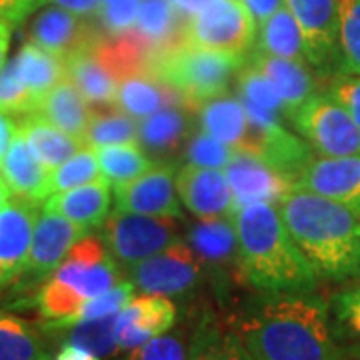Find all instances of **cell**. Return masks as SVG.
Listing matches in <instances>:
<instances>
[{
	"mask_svg": "<svg viewBox=\"0 0 360 360\" xmlns=\"http://www.w3.org/2000/svg\"><path fill=\"white\" fill-rule=\"evenodd\" d=\"M236 335L252 360H340L333 310L312 292L270 295L238 322Z\"/></svg>",
	"mask_w": 360,
	"mask_h": 360,
	"instance_id": "6da1fadb",
	"label": "cell"
},
{
	"mask_svg": "<svg viewBox=\"0 0 360 360\" xmlns=\"http://www.w3.org/2000/svg\"><path fill=\"white\" fill-rule=\"evenodd\" d=\"M284 226L319 281L360 278V214L321 194L292 188L278 202Z\"/></svg>",
	"mask_w": 360,
	"mask_h": 360,
	"instance_id": "7a4b0ae2",
	"label": "cell"
},
{
	"mask_svg": "<svg viewBox=\"0 0 360 360\" xmlns=\"http://www.w3.org/2000/svg\"><path fill=\"white\" fill-rule=\"evenodd\" d=\"M240 276L269 295L312 292L319 276L296 248L272 202H250L232 214Z\"/></svg>",
	"mask_w": 360,
	"mask_h": 360,
	"instance_id": "3957f363",
	"label": "cell"
},
{
	"mask_svg": "<svg viewBox=\"0 0 360 360\" xmlns=\"http://www.w3.org/2000/svg\"><path fill=\"white\" fill-rule=\"evenodd\" d=\"M120 281V269L103 238L82 236L34 295L37 310L44 319V333L65 326L86 300L110 290Z\"/></svg>",
	"mask_w": 360,
	"mask_h": 360,
	"instance_id": "277c9868",
	"label": "cell"
},
{
	"mask_svg": "<svg viewBox=\"0 0 360 360\" xmlns=\"http://www.w3.org/2000/svg\"><path fill=\"white\" fill-rule=\"evenodd\" d=\"M243 63L245 56L208 51L180 40L156 56L150 75L176 90L186 106L196 112L202 103L229 92L231 80L236 78Z\"/></svg>",
	"mask_w": 360,
	"mask_h": 360,
	"instance_id": "5b68a950",
	"label": "cell"
},
{
	"mask_svg": "<svg viewBox=\"0 0 360 360\" xmlns=\"http://www.w3.org/2000/svg\"><path fill=\"white\" fill-rule=\"evenodd\" d=\"M257 26L243 0H217L182 22L180 40L208 51L246 56L257 42Z\"/></svg>",
	"mask_w": 360,
	"mask_h": 360,
	"instance_id": "8992f818",
	"label": "cell"
},
{
	"mask_svg": "<svg viewBox=\"0 0 360 360\" xmlns=\"http://www.w3.org/2000/svg\"><path fill=\"white\" fill-rule=\"evenodd\" d=\"M288 120L321 156L360 153V129L326 90H316L309 101L288 115Z\"/></svg>",
	"mask_w": 360,
	"mask_h": 360,
	"instance_id": "52a82bcc",
	"label": "cell"
},
{
	"mask_svg": "<svg viewBox=\"0 0 360 360\" xmlns=\"http://www.w3.org/2000/svg\"><path fill=\"white\" fill-rule=\"evenodd\" d=\"M176 217H150L115 210L103 224V240L116 264L129 270L179 238Z\"/></svg>",
	"mask_w": 360,
	"mask_h": 360,
	"instance_id": "ba28073f",
	"label": "cell"
},
{
	"mask_svg": "<svg viewBox=\"0 0 360 360\" xmlns=\"http://www.w3.org/2000/svg\"><path fill=\"white\" fill-rule=\"evenodd\" d=\"M243 104L248 116V142L245 150L260 156L266 165L292 182L298 172L314 158V150L302 136H296L295 132L284 129V116L246 101H243Z\"/></svg>",
	"mask_w": 360,
	"mask_h": 360,
	"instance_id": "9c48e42d",
	"label": "cell"
},
{
	"mask_svg": "<svg viewBox=\"0 0 360 360\" xmlns=\"http://www.w3.org/2000/svg\"><path fill=\"white\" fill-rule=\"evenodd\" d=\"M127 278L144 295L186 296L202 281V262L193 246L176 238L165 250L130 266Z\"/></svg>",
	"mask_w": 360,
	"mask_h": 360,
	"instance_id": "30bf717a",
	"label": "cell"
},
{
	"mask_svg": "<svg viewBox=\"0 0 360 360\" xmlns=\"http://www.w3.org/2000/svg\"><path fill=\"white\" fill-rule=\"evenodd\" d=\"M300 26L310 66L330 78L338 66V0H284Z\"/></svg>",
	"mask_w": 360,
	"mask_h": 360,
	"instance_id": "8fae6325",
	"label": "cell"
},
{
	"mask_svg": "<svg viewBox=\"0 0 360 360\" xmlns=\"http://www.w3.org/2000/svg\"><path fill=\"white\" fill-rule=\"evenodd\" d=\"M82 236H86V232L75 222H70L58 212L40 208L28 260H26L20 278L16 281L18 286L20 288L40 286L58 269V264L65 260L68 250L77 245Z\"/></svg>",
	"mask_w": 360,
	"mask_h": 360,
	"instance_id": "7c38bea8",
	"label": "cell"
},
{
	"mask_svg": "<svg viewBox=\"0 0 360 360\" xmlns=\"http://www.w3.org/2000/svg\"><path fill=\"white\" fill-rule=\"evenodd\" d=\"M40 214V202L13 196L0 208V290L22 274Z\"/></svg>",
	"mask_w": 360,
	"mask_h": 360,
	"instance_id": "4fadbf2b",
	"label": "cell"
},
{
	"mask_svg": "<svg viewBox=\"0 0 360 360\" xmlns=\"http://www.w3.org/2000/svg\"><path fill=\"white\" fill-rule=\"evenodd\" d=\"M292 188L321 194L360 214V153L314 156L292 180Z\"/></svg>",
	"mask_w": 360,
	"mask_h": 360,
	"instance_id": "5bb4252c",
	"label": "cell"
},
{
	"mask_svg": "<svg viewBox=\"0 0 360 360\" xmlns=\"http://www.w3.org/2000/svg\"><path fill=\"white\" fill-rule=\"evenodd\" d=\"M115 202L116 210L122 212L180 219L174 167L170 162H155L141 176L116 186Z\"/></svg>",
	"mask_w": 360,
	"mask_h": 360,
	"instance_id": "9a60e30c",
	"label": "cell"
},
{
	"mask_svg": "<svg viewBox=\"0 0 360 360\" xmlns=\"http://www.w3.org/2000/svg\"><path fill=\"white\" fill-rule=\"evenodd\" d=\"M224 174L232 188V214L250 202L278 205L292 191L290 180L266 165L260 156L246 150L234 153Z\"/></svg>",
	"mask_w": 360,
	"mask_h": 360,
	"instance_id": "2e32d148",
	"label": "cell"
},
{
	"mask_svg": "<svg viewBox=\"0 0 360 360\" xmlns=\"http://www.w3.org/2000/svg\"><path fill=\"white\" fill-rule=\"evenodd\" d=\"M103 34V28L96 20L68 13L60 6L42 8L32 18L30 28H28L30 42L63 58H68L75 52L89 49Z\"/></svg>",
	"mask_w": 360,
	"mask_h": 360,
	"instance_id": "e0dca14e",
	"label": "cell"
},
{
	"mask_svg": "<svg viewBox=\"0 0 360 360\" xmlns=\"http://www.w3.org/2000/svg\"><path fill=\"white\" fill-rule=\"evenodd\" d=\"M176 194L196 219H231L232 188L220 168L186 165L174 179Z\"/></svg>",
	"mask_w": 360,
	"mask_h": 360,
	"instance_id": "ac0fdd59",
	"label": "cell"
},
{
	"mask_svg": "<svg viewBox=\"0 0 360 360\" xmlns=\"http://www.w3.org/2000/svg\"><path fill=\"white\" fill-rule=\"evenodd\" d=\"M179 316L176 304L160 295L132 298L118 314V350H130L168 333Z\"/></svg>",
	"mask_w": 360,
	"mask_h": 360,
	"instance_id": "d6986e66",
	"label": "cell"
},
{
	"mask_svg": "<svg viewBox=\"0 0 360 360\" xmlns=\"http://www.w3.org/2000/svg\"><path fill=\"white\" fill-rule=\"evenodd\" d=\"M186 238L202 266L217 272L219 278L229 276L231 272L240 274L238 238L231 219L200 220L188 226Z\"/></svg>",
	"mask_w": 360,
	"mask_h": 360,
	"instance_id": "ffe728a7",
	"label": "cell"
},
{
	"mask_svg": "<svg viewBox=\"0 0 360 360\" xmlns=\"http://www.w3.org/2000/svg\"><path fill=\"white\" fill-rule=\"evenodd\" d=\"M0 176L13 196H22L40 205L51 196L49 191L51 170L32 155L18 129L6 155L0 160Z\"/></svg>",
	"mask_w": 360,
	"mask_h": 360,
	"instance_id": "44dd1931",
	"label": "cell"
},
{
	"mask_svg": "<svg viewBox=\"0 0 360 360\" xmlns=\"http://www.w3.org/2000/svg\"><path fill=\"white\" fill-rule=\"evenodd\" d=\"M42 208L63 214L89 234L94 229H101L108 219L110 184L106 180H94L63 193H54L44 200Z\"/></svg>",
	"mask_w": 360,
	"mask_h": 360,
	"instance_id": "7402d4cb",
	"label": "cell"
},
{
	"mask_svg": "<svg viewBox=\"0 0 360 360\" xmlns=\"http://www.w3.org/2000/svg\"><path fill=\"white\" fill-rule=\"evenodd\" d=\"M246 60L269 78L272 86L283 96L288 115L296 110L304 101L316 92V78L312 75V66L309 63H298L290 58L272 56L257 49L246 54Z\"/></svg>",
	"mask_w": 360,
	"mask_h": 360,
	"instance_id": "603a6c76",
	"label": "cell"
},
{
	"mask_svg": "<svg viewBox=\"0 0 360 360\" xmlns=\"http://www.w3.org/2000/svg\"><path fill=\"white\" fill-rule=\"evenodd\" d=\"M194 110L186 104H172L141 118L139 142L150 158H167L174 155L188 141L193 129Z\"/></svg>",
	"mask_w": 360,
	"mask_h": 360,
	"instance_id": "cb8c5ba5",
	"label": "cell"
},
{
	"mask_svg": "<svg viewBox=\"0 0 360 360\" xmlns=\"http://www.w3.org/2000/svg\"><path fill=\"white\" fill-rule=\"evenodd\" d=\"M16 127H18V132L25 136L32 155L37 156L49 170L60 167L70 156L77 155L80 148L86 146L82 139L56 129L54 124L44 120L37 112L20 116Z\"/></svg>",
	"mask_w": 360,
	"mask_h": 360,
	"instance_id": "d4e9b609",
	"label": "cell"
},
{
	"mask_svg": "<svg viewBox=\"0 0 360 360\" xmlns=\"http://www.w3.org/2000/svg\"><path fill=\"white\" fill-rule=\"evenodd\" d=\"M196 118L205 132L232 146L234 150H245L248 142V116L240 98L229 92L214 96L198 106Z\"/></svg>",
	"mask_w": 360,
	"mask_h": 360,
	"instance_id": "484cf974",
	"label": "cell"
},
{
	"mask_svg": "<svg viewBox=\"0 0 360 360\" xmlns=\"http://www.w3.org/2000/svg\"><path fill=\"white\" fill-rule=\"evenodd\" d=\"M172 104H186L174 89L150 72H139L118 82L115 106L134 118H146Z\"/></svg>",
	"mask_w": 360,
	"mask_h": 360,
	"instance_id": "4316f807",
	"label": "cell"
},
{
	"mask_svg": "<svg viewBox=\"0 0 360 360\" xmlns=\"http://www.w3.org/2000/svg\"><path fill=\"white\" fill-rule=\"evenodd\" d=\"M66 77L72 80L90 106H115L118 80L96 56L94 44L66 58Z\"/></svg>",
	"mask_w": 360,
	"mask_h": 360,
	"instance_id": "83f0119b",
	"label": "cell"
},
{
	"mask_svg": "<svg viewBox=\"0 0 360 360\" xmlns=\"http://www.w3.org/2000/svg\"><path fill=\"white\" fill-rule=\"evenodd\" d=\"M34 112L42 116L44 120H49L56 129L65 130L82 141H84V132L92 115L86 98L80 94V90L72 84V80L68 77L40 98Z\"/></svg>",
	"mask_w": 360,
	"mask_h": 360,
	"instance_id": "f1b7e54d",
	"label": "cell"
},
{
	"mask_svg": "<svg viewBox=\"0 0 360 360\" xmlns=\"http://www.w3.org/2000/svg\"><path fill=\"white\" fill-rule=\"evenodd\" d=\"M0 360H52L44 328L0 310Z\"/></svg>",
	"mask_w": 360,
	"mask_h": 360,
	"instance_id": "f546056e",
	"label": "cell"
},
{
	"mask_svg": "<svg viewBox=\"0 0 360 360\" xmlns=\"http://www.w3.org/2000/svg\"><path fill=\"white\" fill-rule=\"evenodd\" d=\"M182 22L184 20L174 11L170 0H141L134 32L148 44L155 56H160L180 42Z\"/></svg>",
	"mask_w": 360,
	"mask_h": 360,
	"instance_id": "4dcf8cb0",
	"label": "cell"
},
{
	"mask_svg": "<svg viewBox=\"0 0 360 360\" xmlns=\"http://www.w3.org/2000/svg\"><path fill=\"white\" fill-rule=\"evenodd\" d=\"M13 63L20 80L37 96V101L66 78V58L44 51L30 40L20 46Z\"/></svg>",
	"mask_w": 360,
	"mask_h": 360,
	"instance_id": "1f68e13d",
	"label": "cell"
},
{
	"mask_svg": "<svg viewBox=\"0 0 360 360\" xmlns=\"http://www.w3.org/2000/svg\"><path fill=\"white\" fill-rule=\"evenodd\" d=\"M255 49L272 54V56L290 58V60H298V63H309L300 26L296 25L295 16L286 6H281L276 13L260 25V32L257 34Z\"/></svg>",
	"mask_w": 360,
	"mask_h": 360,
	"instance_id": "d6a6232c",
	"label": "cell"
},
{
	"mask_svg": "<svg viewBox=\"0 0 360 360\" xmlns=\"http://www.w3.org/2000/svg\"><path fill=\"white\" fill-rule=\"evenodd\" d=\"M94 150H96L103 179L115 188L141 176L144 170H148L155 165L153 158L144 153L141 142L110 144V146L94 148Z\"/></svg>",
	"mask_w": 360,
	"mask_h": 360,
	"instance_id": "836d02e7",
	"label": "cell"
},
{
	"mask_svg": "<svg viewBox=\"0 0 360 360\" xmlns=\"http://www.w3.org/2000/svg\"><path fill=\"white\" fill-rule=\"evenodd\" d=\"M139 142V122L134 116L122 112L120 108L96 106L92 110L89 127L84 132V144L90 148H101L110 144Z\"/></svg>",
	"mask_w": 360,
	"mask_h": 360,
	"instance_id": "e575fe53",
	"label": "cell"
},
{
	"mask_svg": "<svg viewBox=\"0 0 360 360\" xmlns=\"http://www.w3.org/2000/svg\"><path fill=\"white\" fill-rule=\"evenodd\" d=\"M118 314H108L101 319H89L60 328L66 330V340L86 348L98 359H108L118 350Z\"/></svg>",
	"mask_w": 360,
	"mask_h": 360,
	"instance_id": "d590c367",
	"label": "cell"
},
{
	"mask_svg": "<svg viewBox=\"0 0 360 360\" xmlns=\"http://www.w3.org/2000/svg\"><path fill=\"white\" fill-rule=\"evenodd\" d=\"M336 72L360 77V0H338Z\"/></svg>",
	"mask_w": 360,
	"mask_h": 360,
	"instance_id": "8d00e7d4",
	"label": "cell"
},
{
	"mask_svg": "<svg viewBox=\"0 0 360 360\" xmlns=\"http://www.w3.org/2000/svg\"><path fill=\"white\" fill-rule=\"evenodd\" d=\"M236 90H238L240 98L246 103L257 104L264 110L288 118L286 104H284L283 96L278 94V90L272 86V82L258 70L257 66H252L246 60V56L243 66L236 72Z\"/></svg>",
	"mask_w": 360,
	"mask_h": 360,
	"instance_id": "74e56055",
	"label": "cell"
},
{
	"mask_svg": "<svg viewBox=\"0 0 360 360\" xmlns=\"http://www.w3.org/2000/svg\"><path fill=\"white\" fill-rule=\"evenodd\" d=\"M94 180H104L103 172H101V167H98L96 153L90 146H84V148L78 150L77 155L70 156L66 162H63L60 167L51 170L49 191H51V194L63 193V191H68V188L94 182Z\"/></svg>",
	"mask_w": 360,
	"mask_h": 360,
	"instance_id": "f35d334b",
	"label": "cell"
},
{
	"mask_svg": "<svg viewBox=\"0 0 360 360\" xmlns=\"http://www.w3.org/2000/svg\"><path fill=\"white\" fill-rule=\"evenodd\" d=\"M188 360H252L236 333L220 335L214 328H200L193 340Z\"/></svg>",
	"mask_w": 360,
	"mask_h": 360,
	"instance_id": "ab89813d",
	"label": "cell"
},
{
	"mask_svg": "<svg viewBox=\"0 0 360 360\" xmlns=\"http://www.w3.org/2000/svg\"><path fill=\"white\" fill-rule=\"evenodd\" d=\"M194 336H186L184 330L165 333L155 336L141 347L127 350L122 360H188L193 350Z\"/></svg>",
	"mask_w": 360,
	"mask_h": 360,
	"instance_id": "60d3db41",
	"label": "cell"
},
{
	"mask_svg": "<svg viewBox=\"0 0 360 360\" xmlns=\"http://www.w3.org/2000/svg\"><path fill=\"white\" fill-rule=\"evenodd\" d=\"M234 148L224 144L219 139H214L212 134H208L205 130H198L188 136V141L184 144L182 155L186 158L188 165H196V167L206 168H226V165L234 156Z\"/></svg>",
	"mask_w": 360,
	"mask_h": 360,
	"instance_id": "b9f144b4",
	"label": "cell"
},
{
	"mask_svg": "<svg viewBox=\"0 0 360 360\" xmlns=\"http://www.w3.org/2000/svg\"><path fill=\"white\" fill-rule=\"evenodd\" d=\"M39 106L37 96L20 80L14 63H6L0 68V110L8 115L25 116L34 112Z\"/></svg>",
	"mask_w": 360,
	"mask_h": 360,
	"instance_id": "7bdbcfd3",
	"label": "cell"
},
{
	"mask_svg": "<svg viewBox=\"0 0 360 360\" xmlns=\"http://www.w3.org/2000/svg\"><path fill=\"white\" fill-rule=\"evenodd\" d=\"M132 298H134V284L130 283V281H120L110 290H106L103 295L86 300L78 309L77 314L66 322L65 326H60V328H66V326H70L75 322L89 321V319H101V316H108V314L120 312ZM60 328H56V330H60Z\"/></svg>",
	"mask_w": 360,
	"mask_h": 360,
	"instance_id": "ee69618b",
	"label": "cell"
},
{
	"mask_svg": "<svg viewBox=\"0 0 360 360\" xmlns=\"http://www.w3.org/2000/svg\"><path fill=\"white\" fill-rule=\"evenodd\" d=\"M141 11V0H110L101 4L96 22L106 37H120L134 30Z\"/></svg>",
	"mask_w": 360,
	"mask_h": 360,
	"instance_id": "f6af8a7d",
	"label": "cell"
},
{
	"mask_svg": "<svg viewBox=\"0 0 360 360\" xmlns=\"http://www.w3.org/2000/svg\"><path fill=\"white\" fill-rule=\"evenodd\" d=\"M330 310L336 324L350 336L360 340V284L345 286L333 296Z\"/></svg>",
	"mask_w": 360,
	"mask_h": 360,
	"instance_id": "bcb514c9",
	"label": "cell"
},
{
	"mask_svg": "<svg viewBox=\"0 0 360 360\" xmlns=\"http://www.w3.org/2000/svg\"><path fill=\"white\" fill-rule=\"evenodd\" d=\"M326 92L347 110L360 129V77L336 72L326 78Z\"/></svg>",
	"mask_w": 360,
	"mask_h": 360,
	"instance_id": "7dc6e473",
	"label": "cell"
},
{
	"mask_svg": "<svg viewBox=\"0 0 360 360\" xmlns=\"http://www.w3.org/2000/svg\"><path fill=\"white\" fill-rule=\"evenodd\" d=\"M42 4L44 0H0V18L14 28V26L22 25Z\"/></svg>",
	"mask_w": 360,
	"mask_h": 360,
	"instance_id": "c3c4849f",
	"label": "cell"
},
{
	"mask_svg": "<svg viewBox=\"0 0 360 360\" xmlns=\"http://www.w3.org/2000/svg\"><path fill=\"white\" fill-rule=\"evenodd\" d=\"M44 4H52V6H60L68 13L84 16V18H92L96 20L98 11H101V2L98 0H44Z\"/></svg>",
	"mask_w": 360,
	"mask_h": 360,
	"instance_id": "681fc988",
	"label": "cell"
},
{
	"mask_svg": "<svg viewBox=\"0 0 360 360\" xmlns=\"http://www.w3.org/2000/svg\"><path fill=\"white\" fill-rule=\"evenodd\" d=\"M243 4L248 8V13L252 14L255 22L262 25L283 6V0H243Z\"/></svg>",
	"mask_w": 360,
	"mask_h": 360,
	"instance_id": "f907efd6",
	"label": "cell"
},
{
	"mask_svg": "<svg viewBox=\"0 0 360 360\" xmlns=\"http://www.w3.org/2000/svg\"><path fill=\"white\" fill-rule=\"evenodd\" d=\"M52 360H101L96 354H92L90 350L86 348L78 347L75 342H68L65 340L63 342V347L58 348V352L54 354V359Z\"/></svg>",
	"mask_w": 360,
	"mask_h": 360,
	"instance_id": "816d5d0a",
	"label": "cell"
},
{
	"mask_svg": "<svg viewBox=\"0 0 360 360\" xmlns=\"http://www.w3.org/2000/svg\"><path fill=\"white\" fill-rule=\"evenodd\" d=\"M16 122H14L13 118L8 112H4V110H0V160L4 158L6 155V150H8V146H11V142H13L14 134H16Z\"/></svg>",
	"mask_w": 360,
	"mask_h": 360,
	"instance_id": "f5cc1de1",
	"label": "cell"
},
{
	"mask_svg": "<svg viewBox=\"0 0 360 360\" xmlns=\"http://www.w3.org/2000/svg\"><path fill=\"white\" fill-rule=\"evenodd\" d=\"M170 2H172V6L179 13L180 18L186 20V18H191L193 14L202 11V8H206L208 4H212L217 0H170Z\"/></svg>",
	"mask_w": 360,
	"mask_h": 360,
	"instance_id": "db71d44e",
	"label": "cell"
},
{
	"mask_svg": "<svg viewBox=\"0 0 360 360\" xmlns=\"http://www.w3.org/2000/svg\"><path fill=\"white\" fill-rule=\"evenodd\" d=\"M11 30H13V26L0 18V68L6 65V52H8V44H11Z\"/></svg>",
	"mask_w": 360,
	"mask_h": 360,
	"instance_id": "11a10c76",
	"label": "cell"
},
{
	"mask_svg": "<svg viewBox=\"0 0 360 360\" xmlns=\"http://www.w3.org/2000/svg\"><path fill=\"white\" fill-rule=\"evenodd\" d=\"M11 198V191H8V186L4 184V180H2V176H0V208L4 206V202Z\"/></svg>",
	"mask_w": 360,
	"mask_h": 360,
	"instance_id": "9f6ffc18",
	"label": "cell"
},
{
	"mask_svg": "<svg viewBox=\"0 0 360 360\" xmlns=\"http://www.w3.org/2000/svg\"><path fill=\"white\" fill-rule=\"evenodd\" d=\"M340 360H360V359H356V356H350V354H348V356H345V359H340Z\"/></svg>",
	"mask_w": 360,
	"mask_h": 360,
	"instance_id": "6f0895ef",
	"label": "cell"
},
{
	"mask_svg": "<svg viewBox=\"0 0 360 360\" xmlns=\"http://www.w3.org/2000/svg\"><path fill=\"white\" fill-rule=\"evenodd\" d=\"M98 2H101V4H106V2H110V0H98Z\"/></svg>",
	"mask_w": 360,
	"mask_h": 360,
	"instance_id": "680465c9",
	"label": "cell"
}]
</instances>
